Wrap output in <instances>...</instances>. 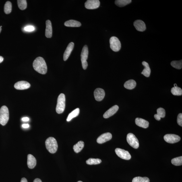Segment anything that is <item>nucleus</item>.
<instances>
[{"instance_id": "9", "label": "nucleus", "mask_w": 182, "mask_h": 182, "mask_svg": "<svg viewBox=\"0 0 182 182\" xmlns=\"http://www.w3.org/2000/svg\"><path fill=\"white\" fill-rule=\"evenodd\" d=\"M164 138L166 142L171 144L179 142L181 139L179 135L173 134H166L164 135Z\"/></svg>"}, {"instance_id": "6", "label": "nucleus", "mask_w": 182, "mask_h": 182, "mask_svg": "<svg viewBox=\"0 0 182 182\" xmlns=\"http://www.w3.org/2000/svg\"><path fill=\"white\" fill-rule=\"evenodd\" d=\"M110 47L115 52L119 51L121 48V44L120 40L115 36H112L110 39Z\"/></svg>"}, {"instance_id": "17", "label": "nucleus", "mask_w": 182, "mask_h": 182, "mask_svg": "<svg viewBox=\"0 0 182 182\" xmlns=\"http://www.w3.org/2000/svg\"><path fill=\"white\" fill-rule=\"evenodd\" d=\"M27 164L28 167L30 169H33L36 164V160L35 158L31 154H29L28 156V162Z\"/></svg>"}, {"instance_id": "30", "label": "nucleus", "mask_w": 182, "mask_h": 182, "mask_svg": "<svg viewBox=\"0 0 182 182\" xmlns=\"http://www.w3.org/2000/svg\"><path fill=\"white\" fill-rule=\"evenodd\" d=\"M171 163L173 165L176 166L182 165V156L178 157L172 159L171 160Z\"/></svg>"}, {"instance_id": "41", "label": "nucleus", "mask_w": 182, "mask_h": 182, "mask_svg": "<svg viewBox=\"0 0 182 182\" xmlns=\"http://www.w3.org/2000/svg\"><path fill=\"white\" fill-rule=\"evenodd\" d=\"M177 84H174V87H177Z\"/></svg>"}, {"instance_id": "40", "label": "nucleus", "mask_w": 182, "mask_h": 182, "mask_svg": "<svg viewBox=\"0 0 182 182\" xmlns=\"http://www.w3.org/2000/svg\"><path fill=\"white\" fill-rule=\"evenodd\" d=\"M3 61V58L1 56H0V63L2 62Z\"/></svg>"}, {"instance_id": "29", "label": "nucleus", "mask_w": 182, "mask_h": 182, "mask_svg": "<svg viewBox=\"0 0 182 182\" xmlns=\"http://www.w3.org/2000/svg\"><path fill=\"white\" fill-rule=\"evenodd\" d=\"M12 10V4L11 2L7 1L4 6L5 13L7 14H9Z\"/></svg>"}, {"instance_id": "27", "label": "nucleus", "mask_w": 182, "mask_h": 182, "mask_svg": "<svg viewBox=\"0 0 182 182\" xmlns=\"http://www.w3.org/2000/svg\"><path fill=\"white\" fill-rule=\"evenodd\" d=\"M101 162V160L99 158H90L87 160L86 161L87 164L89 165L97 164H100Z\"/></svg>"}, {"instance_id": "16", "label": "nucleus", "mask_w": 182, "mask_h": 182, "mask_svg": "<svg viewBox=\"0 0 182 182\" xmlns=\"http://www.w3.org/2000/svg\"><path fill=\"white\" fill-rule=\"evenodd\" d=\"M74 44L73 42H71L66 49L63 55V60L64 61H66L70 56L71 52L72 51L73 47H74Z\"/></svg>"}, {"instance_id": "20", "label": "nucleus", "mask_w": 182, "mask_h": 182, "mask_svg": "<svg viewBox=\"0 0 182 182\" xmlns=\"http://www.w3.org/2000/svg\"><path fill=\"white\" fill-rule=\"evenodd\" d=\"M157 114L154 115L155 119L158 121H159L161 118H164L165 117V110L163 108H160L157 110Z\"/></svg>"}, {"instance_id": "26", "label": "nucleus", "mask_w": 182, "mask_h": 182, "mask_svg": "<svg viewBox=\"0 0 182 182\" xmlns=\"http://www.w3.org/2000/svg\"><path fill=\"white\" fill-rule=\"evenodd\" d=\"M131 2V0H117L115 1V4L117 6L121 7L129 4Z\"/></svg>"}, {"instance_id": "10", "label": "nucleus", "mask_w": 182, "mask_h": 182, "mask_svg": "<svg viewBox=\"0 0 182 182\" xmlns=\"http://www.w3.org/2000/svg\"><path fill=\"white\" fill-rule=\"evenodd\" d=\"M100 4L98 0H88L85 3V6L87 9H95L99 7Z\"/></svg>"}, {"instance_id": "14", "label": "nucleus", "mask_w": 182, "mask_h": 182, "mask_svg": "<svg viewBox=\"0 0 182 182\" xmlns=\"http://www.w3.org/2000/svg\"><path fill=\"white\" fill-rule=\"evenodd\" d=\"M133 25L138 31L143 32L146 30V25L142 20H138L135 21Z\"/></svg>"}, {"instance_id": "32", "label": "nucleus", "mask_w": 182, "mask_h": 182, "mask_svg": "<svg viewBox=\"0 0 182 182\" xmlns=\"http://www.w3.org/2000/svg\"><path fill=\"white\" fill-rule=\"evenodd\" d=\"M171 65L172 67L177 69H181L182 67V60L179 61H173L171 62Z\"/></svg>"}, {"instance_id": "28", "label": "nucleus", "mask_w": 182, "mask_h": 182, "mask_svg": "<svg viewBox=\"0 0 182 182\" xmlns=\"http://www.w3.org/2000/svg\"><path fill=\"white\" fill-rule=\"evenodd\" d=\"M171 92L174 96H181L182 94V89L177 86L174 87L172 88L171 90Z\"/></svg>"}, {"instance_id": "31", "label": "nucleus", "mask_w": 182, "mask_h": 182, "mask_svg": "<svg viewBox=\"0 0 182 182\" xmlns=\"http://www.w3.org/2000/svg\"><path fill=\"white\" fill-rule=\"evenodd\" d=\"M17 3L19 8L21 10H24L26 8L27 3L26 0H18Z\"/></svg>"}, {"instance_id": "13", "label": "nucleus", "mask_w": 182, "mask_h": 182, "mask_svg": "<svg viewBox=\"0 0 182 182\" xmlns=\"http://www.w3.org/2000/svg\"><path fill=\"white\" fill-rule=\"evenodd\" d=\"M30 83L24 81H19L14 85L15 88L18 90H26L30 88Z\"/></svg>"}, {"instance_id": "15", "label": "nucleus", "mask_w": 182, "mask_h": 182, "mask_svg": "<svg viewBox=\"0 0 182 182\" xmlns=\"http://www.w3.org/2000/svg\"><path fill=\"white\" fill-rule=\"evenodd\" d=\"M119 109V107L117 105H115L105 112L103 115L104 119H108L115 115Z\"/></svg>"}, {"instance_id": "34", "label": "nucleus", "mask_w": 182, "mask_h": 182, "mask_svg": "<svg viewBox=\"0 0 182 182\" xmlns=\"http://www.w3.org/2000/svg\"><path fill=\"white\" fill-rule=\"evenodd\" d=\"M177 122L180 126H182V114L179 113L177 116Z\"/></svg>"}, {"instance_id": "22", "label": "nucleus", "mask_w": 182, "mask_h": 182, "mask_svg": "<svg viewBox=\"0 0 182 182\" xmlns=\"http://www.w3.org/2000/svg\"><path fill=\"white\" fill-rule=\"evenodd\" d=\"M64 25L65 26L69 27H79L81 26L80 22L73 20H70L66 21Z\"/></svg>"}, {"instance_id": "39", "label": "nucleus", "mask_w": 182, "mask_h": 182, "mask_svg": "<svg viewBox=\"0 0 182 182\" xmlns=\"http://www.w3.org/2000/svg\"><path fill=\"white\" fill-rule=\"evenodd\" d=\"M34 182H42L41 180L39 179H34Z\"/></svg>"}, {"instance_id": "4", "label": "nucleus", "mask_w": 182, "mask_h": 182, "mask_svg": "<svg viewBox=\"0 0 182 182\" xmlns=\"http://www.w3.org/2000/svg\"><path fill=\"white\" fill-rule=\"evenodd\" d=\"M65 105V95L61 94L58 97L57 104L56 107V111L58 114L63 113L64 111Z\"/></svg>"}, {"instance_id": "18", "label": "nucleus", "mask_w": 182, "mask_h": 182, "mask_svg": "<svg viewBox=\"0 0 182 182\" xmlns=\"http://www.w3.org/2000/svg\"><path fill=\"white\" fill-rule=\"evenodd\" d=\"M135 123L137 125L143 128L146 129L149 127L148 122L141 118H137L135 119Z\"/></svg>"}, {"instance_id": "42", "label": "nucleus", "mask_w": 182, "mask_h": 182, "mask_svg": "<svg viewBox=\"0 0 182 182\" xmlns=\"http://www.w3.org/2000/svg\"><path fill=\"white\" fill-rule=\"evenodd\" d=\"M1 27L0 26V33H1Z\"/></svg>"}, {"instance_id": "33", "label": "nucleus", "mask_w": 182, "mask_h": 182, "mask_svg": "<svg viewBox=\"0 0 182 182\" xmlns=\"http://www.w3.org/2000/svg\"><path fill=\"white\" fill-rule=\"evenodd\" d=\"M132 182H150V180L147 177H137L133 178Z\"/></svg>"}, {"instance_id": "38", "label": "nucleus", "mask_w": 182, "mask_h": 182, "mask_svg": "<svg viewBox=\"0 0 182 182\" xmlns=\"http://www.w3.org/2000/svg\"><path fill=\"white\" fill-rule=\"evenodd\" d=\"M21 182H28L26 179L25 178H22L21 179Z\"/></svg>"}, {"instance_id": "19", "label": "nucleus", "mask_w": 182, "mask_h": 182, "mask_svg": "<svg viewBox=\"0 0 182 182\" xmlns=\"http://www.w3.org/2000/svg\"><path fill=\"white\" fill-rule=\"evenodd\" d=\"M45 36L47 38H51L52 35V28L51 21L47 20L46 21Z\"/></svg>"}, {"instance_id": "35", "label": "nucleus", "mask_w": 182, "mask_h": 182, "mask_svg": "<svg viewBox=\"0 0 182 182\" xmlns=\"http://www.w3.org/2000/svg\"><path fill=\"white\" fill-rule=\"evenodd\" d=\"M34 30V27L32 26H28L24 28V30L26 32H32Z\"/></svg>"}, {"instance_id": "5", "label": "nucleus", "mask_w": 182, "mask_h": 182, "mask_svg": "<svg viewBox=\"0 0 182 182\" xmlns=\"http://www.w3.org/2000/svg\"><path fill=\"white\" fill-rule=\"evenodd\" d=\"M88 46L85 45L83 47L81 52V57L82 67L83 69H86L88 67V63L87 60L88 59Z\"/></svg>"}, {"instance_id": "7", "label": "nucleus", "mask_w": 182, "mask_h": 182, "mask_svg": "<svg viewBox=\"0 0 182 182\" xmlns=\"http://www.w3.org/2000/svg\"><path fill=\"white\" fill-rule=\"evenodd\" d=\"M127 142L130 146L135 149L138 148L139 146L138 139L133 133H128L127 135Z\"/></svg>"}, {"instance_id": "11", "label": "nucleus", "mask_w": 182, "mask_h": 182, "mask_svg": "<svg viewBox=\"0 0 182 182\" xmlns=\"http://www.w3.org/2000/svg\"><path fill=\"white\" fill-rule=\"evenodd\" d=\"M112 135L110 133H106L102 134L97 139V142L99 144H102L111 140Z\"/></svg>"}, {"instance_id": "8", "label": "nucleus", "mask_w": 182, "mask_h": 182, "mask_svg": "<svg viewBox=\"0 0 182 182\" xmlns=\"http://www.w3.org/2000/svg\"><path fill=\"white\" fill-rule=\"evenodd\" d=\"M115 152L116 154L119 158L125 160H130L131 156L129 152L119 148L115 149Z\"/></svg>"}, {"instance_id": "24", "label": "nucleus", "mask_w": 182, "mask_h": 182, "mask_svg": "<svg viewBox=\"0 0 182 182\" xmlns=\"http://www.w3.org/2000/svg\"><path fill=\"white\" fill-rule=\"evenodd\" d=\"M84 142L82 141H79L77 144H75L73 146V150L74 152L78 153L81 152L84 148Z\"/></svg>"}, {"instance_id": "36", "label": "nucleus", "mask_w": 182, "mask_h": 182, "mask_svg": "<svg viewBox=\"0 0 182 182\" xmlns=\"http://www.w3.org/2000/svg\"><path fill=\"white\" fill-rule=\"evenodd\" d=\"M22 127L24 128H28L30 127V125L28 124H24L22 125Z\"/></svg>"}, {"instance_id": "3", "label": "nucleus", "mask_w": 182, "mask_h": 182, "mask_svg": "<svg viewBox=\"0 0 182 182\" xmlns=\"http://www.w3.org/2000/svg\"><path fill=\"white\" fill-rule=\"evenodd\" d=\"M9 114L8 108L5 106H3L0 109V124L5 125L9 119Z\"/></svg>"}, {"instance_id": "43", "label": "nucleus", "mask_w": 182, "mask_h": 182, "mask_svg": "<svg viewBox=\"0 0 182 182\" xmlns=\"http://www.w3.org/2000/svg\"><path fill=\"white\" fill-rule=\"evenodd\" d=\"M77 182H83L82 181H78Z\"/></svg>"}, {"instance_id": "12", "label": "nucleus", "mask_w": 182, "mask_h": 182, "mask_svg": "<svg viewBox=\"0 0 182 182\" xmlns=\"http://www.w3.org/2000/svg\"><path fill=\"white\" fill-rule=\"evenodd\" d=\"M94 94L96 100L98 101H100L104 99L105 96V92L103 89L98 88L95 90Z\"/></svg>"}, {"instance_id": "37", "label": "nucleus", "mask_w": 182, "mask_h": 182, "mask_svg": "<svg viewBox=\"0 0 182 182\" xmlns=\"http://www.w3.org/2000/svg\"><path fill=\"white\" fill-rule=\"evenodd\" d=\"M22 121H29V118L28 117H25L23 118L22 119Z\"/></svg>"}, {"instance_id": "2", "label": "nucleus", "mask_w": 182, "mask_h": 182, "mask_svg": "<svg viewBox=\"0 0 182 182\" xmlns=\"http://www.w3.org/2000/svg\"><path fill=\"white\" fill-rule=\"evenodd\" d=\"M46 148L51 154L55 153L57 151L58 144L56 139L52 137L48 138L45 141Z\"/></svg>"}, {"instance_id": "25", "label": "nucleus", "mask_w": 182, "mask_h": 182, "mask_svg": "<svg viewBox=\"0 0 182 182\" xmlns=\"http://www.w3.org/2000/svg\"><path fill=\"white\" fill-rule=\"evenodd\" d=\"M79 113H80V109L79 108H77L73 110L69 114L67 119V121L68 122L70 121L73 118L77 117L79 115Z\"/></svg>"}, {"instance_id": "21", "label": "nucleus", "mask_w": 182, "mask_h": 182, "mask_svg": "<svg viewBox=\"0 0 182 182\" xmlns=\"http://www.w3.org/2000/svg\"><path fill=\"white\" fill-rule=\"evenodd\" d=\"M142 64L145 68L143 69L141 73L144 75L145 76L148 77L150 76L151 73V69L148 63L146 62V61H144L143 62Z\"/></svg>"}, {"instance_id": "1", "label": "nucleus", "mask_w": 182, "mask_h": 182, "mask_svg": "<svg viewBox=\"0 0 182 182\" xmlns=\"http://www.w3.org/2000/svg\"><path fill=\"white\" fill-rule=\"evenodd\" d=\"M33 66L34 70L42 74H45L47 73V67L46 62L43 58L37 57L34 60Z\"/></svg>"}, {"instance_id": "23", "label": "nucleus", "mask_w": 182, "mask_h": 182, "mask_svg": "<svg viewBox=\"0 0 182 182\" xmlns=\"http://www.w3.org/2000/svg\"><path fill=\"white\" fill-rule=\"evenodd\" d=\"M136 86V83L133 80H129L126 82L124 86L125 88L128 90H132L135 88Z\"/></svg>"}]
</instances>
